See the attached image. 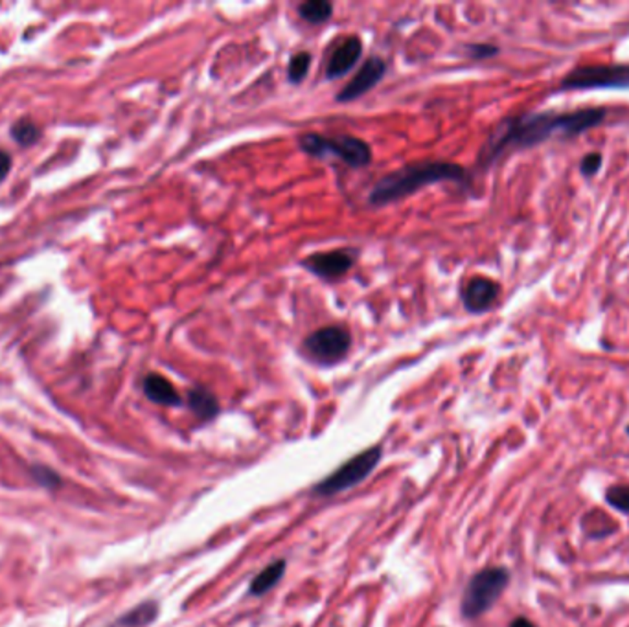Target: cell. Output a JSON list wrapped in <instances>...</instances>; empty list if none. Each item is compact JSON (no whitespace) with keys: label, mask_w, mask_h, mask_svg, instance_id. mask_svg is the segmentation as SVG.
I'll return each instance as SVG.
<instances>
[{"label":"cell","mask_w":629,"mask_h":627,"mask_svg":"<svg viewBox=\"0 0 629 627\" xmlns=\"http://www.w3.org/2000/svg\"><path fill=\"white\" fill-rule=\"evenodd\" d=\"M352 346V334L346 326H326L310 334L304 341V351L315 363L335 365L344 359Z\"/></svg>","instance_id":"52a82bcc"},{"label":"cell","mask_w":629,"mask_h":627,"mask_svg":"<svg viewBox=\"0 0 629 627\" xmlns=\"http://www.w3.org/2000/svg\"><path fill=\"white\" fill-rule=\"evenodd\" d=\"M606 500H608V504L617 507V510L629 514V486L622 484V486L609 488L606 493Z\"/></svg>","instance_id":"d6986e66"},{"label":"cell","mask_w":629,"mask_h":627,"mask_svg":"<svg viewBox=\"0 0 629 627\" xmlns=\"http://www.w3.org/2000/svg\"><path fill=\"white\" fill-rule=\"evenodd\" d=\"M445 181L462 185L468 181V173L462 166L453 162H414L379 178L368 194V204L383 206L388 202H396L429 185Z\"/></svg>","instance_id":"7a4b0ae2"},{"label":"cell","mask_w":629,"mask_h":627,"mask_svg":"<svg viewBox=\"0 0 629 627\" xmlns=\"http://www.w3.org/2000/svg\"><path fill=\"white\" fill-rule=\"evenodd\" d=\"M157 615H159V606L155 602H145L133 607L124 616H120L109 627H145L147 623H152L157 618Z\"/></svg>","instance_id":"5bb4252c"},{"label":"cell","mask_w":629,"mask_h":627,"mask_svg":"<svg viewBox=\"0 0 629 627\" xmlns=\"http://www.w3.org/2000/svg\"><path fill=\"white\" fill-rule=\"evenodd\" d=\"M10 169H12V159H10V155L6 152H3V149H0V183L4 181L6 175L10 173Z\"/></svg>","instance_id":"603a6c76"},{"label":"cell","mask_w":629,"mask_h":627,"mask_svg":"<svg viewBox=\"0 0 629 627\" xmlns=\"http://www.w3.org/2000/svg\"><path fill=\"white\" fill-rule=\"evenodd\" d=\"M144 394L147 396V400H152L157 405H164V407H177L181 405L183 400L178 396L177 388L162 375L159 374H149L144 379Z\"/></svg>","instance_id":"7c38bea8"},{"label":"cell","mask_w":629,"mask_h":627,"mask_svg":"<svg viewBox=\"0 0 629 627\" xmlns=\"http://www.w3.org/2000/svg\"><path fill=\"white\" fill-rule=\"evenodd\" d=\"M606 120V109H582L575 112L525 114L504 120L483 145L478 164L490 166L512 149L532 147L552 136L573 138Z\"/></svg>","instance_id":"6da1fadb"},{"label":"cell","mask_w":629,"mask_h":627,"mask_svg":"<svg viewBox=\"0 0 629 627\" xmlns=\"http://www.w3.org/2000/svg\"><path fill=\"white\" fill-rule=\"evenodd\" d=\"M563 91L585 88H629V65H589L568 72L561 81Z\"/></svg>","instance_id":"8992f818"},{"label":"cell","mask_w":629,"mask_h":627,"mask_svg":"<svg viewBox=\"0 0 629 627\" xmlns=\"http://www.w3.org/2000/svg\"><path fill=\"white\" fill-rule=\"evenodd\" d=\"M188 407L199 420H212L219 412V403L216 396L204 386H195L188 392Z\"/></svg>","instance_id":"4fadbf2b"},{"label":"cell","mask_w":629,"mask_h":627,"mask_svg":"<svg viewBox=\"0 0 629 627\" xmlns=\"http://www.w3.org/2000/svg\"><path fill=\"white\" fill-rule=\"evenodd\" d=\"M32 473H34V476H36V481H37L39 484H43L45 488H55V486L62 484V481H59V474H57L55 471L45 467V466L34 467Z\"/></svg>","instance_id":"ffe728a7"},{"label":"cell","mask_w":629,"mask_h":627,"mask_svg":"<svg viewBox=\"0 0 629 627\" xmlns=\"http://www.w3.org/2000/svg\"><path fill=\"white\" fill-rule=\"evenodd\" d=\"M386 72V63L381 57H368L359 69V72L346 83V87L337 95L339 103H350L357 98L365 96L368 91L383 79Z\"/></svg>","instance_id":"9c48e42d"},{"label":"cell","mask_w":629,"mask_h":627,"mask_svg":"<svg viewBox=\"0 0 629 627\" xmlns=\"http://www.w3.org/2000/svg\"><path fill=\"white\" fill-rule=\"evenodd\" d=\"M510 627H537L534 622H530L528 618H523V616H519V618H516L512 623H510Z\"/></svg>","instance_id":"cb8c5ba5"},{"label":"cell","mask_w":629,"mask_h":627,"mask_svg":"<svg viewBox=\"0 0 629 627\" xmlns=\"http://www.w3.org/2000/svg\"><path fill=\"white\" fill-rule=\"evenodd\" d=\"M12 136L22 144V145H29L39 140L41 136V129L32 122V120H19L13 128H12Z\"/></svg>","instance_id":"ac0fdd59"},{"label":"cell","mask_w":629,"mask_h":627,"mask_svg":"<svg viewBox=\"0 0 629 627\" xmlns=\"http://www.w3.org/2000/svg\"><path fill=\"white\" fill-rule=\"evenodd\" d=\"M602 168V155L600 153H591V155H587L583 161H582V166H580V169H582V173L585 175V177H592L594 173H598V169H600Z\"/></svg>","instance_id":"44dd1931"},{"label":"cell","mask_w":629,"mask_h":627,"mask_svg":"<svg viewBox=\"0 0 629 627\" xmlns=\"http://www.w3.org/2000/svg\"><path fill=\"white\" fill-rule=\"evenodd\" d=\"M508 582H510V573L502 566H490V569L476 573L466 587L462 615L466 618H476L490 611L508 587Z\"/></svg>","instance_id":"277c9868"},{"label":"cell","mask_w":629,"mask_h":627,"mask_svg":"<svg viewBox=\"0 0 629 627\" xmlns=\"http://www.w3.org/2000/svg\"><path fill=\"white\" fill-rule=\"evenodd\" d=\"M627 433H629V427H627Z\"/></svg>","instance_id":"d4e9b609"},{"label":"cell","mask_w":629,"mask_h":627,"mask_svg":"<svg viewBox=\"0 0 629 627\" xmlns=\"http://www.w3.org/2000/svg\"><path fill=\"white\" fill-rule=\"evenodd\" d=\"M286 573V561H275L271 565H267L265 569L251 582V587H249V592L252 596H261L265 594L267 590H271L278 582L280 578L284 576Z\"/></svg>","instance_id":"9a60e30c"},{"label":"cell","mask_w":629,"mask_h":627,"mask_svg":"<svg viewBox=\"0 0 629 627\" xmlns=\"http://www.w3.org/2000/svg\"><path fill=\"white\" fill-rule=\"evenodd\" d=\"M311 67V54L310 52H298L291 57L289 67H287V78L291 83H301L304 81L308 70Z\"/></svg>","instance_id":"e0dca14e"},{"label":"cell","mask_w":629,"mask_h":627,"mask_svg":"<svg viewBox=\"0 0 629 627\" xmlns=\"http://www.w3.org/2000/svg\"><path fill=\"white\" fill-rule=\"evenodd\" d=\"M497 298H499V284L484 276L471 278L462 291V302L469 313L488 311L497 302Z\"/></svg>","instance_id":"30bf717a"},{"label":"cell","mask_w":629,"mask_h":627,"mask_svg":"<svg viewBox=\"0 0 629 627\" xmlns=\"http://www.w3.org/2000/svg\"><path fill=\"white\" fill-rule=\"evenodd\" d=\"M381 460V447H368L367 451L355 455L353 458L346 460L339 469L332 474L326 476L322 483L315 486V493L319 495H337L344 490L353 488L376 469Z\"/></svg>","instance_id":"5b68a950"},{"label":"cell","mask_w":629,"mask_h":627,"mask_svg":"<svg viewBox=\"0 0 629 627\" xmlns=\"http://www.w3.org/2000/svg\"><path fill=\"white\" fill-rule=\"evenodd\" d=\"M361 54H363V43L359 37L350 36L344 41H341V45L335 46L332 55H329V62L326 67L327 79H339L344 74H348L357 65Z\"/></svg>","instance_id":"8fae6325"},{"label":"cell","mask_w":629,"mask_h":627,"mask_svg":"<svg viewBox=\"0 0 629 627\" xmlns=\"http://www.w3.org/2000/svg\"><path fill=\"white\" fill-rule=\"evenodd\" d=\"M499 50L492 45H471L469 54L473 59H486L490 55H495Z\"/></svg>","instance_id":"7402d4cb"},{"label":"cell","mask_w":629,"mask_h":627,"mask_svg":"<svg viewBox=\"0 0 629 627\" xmlns=\"http://www.w3.org/2000/svg\"><path fill=\"white\" fill-rule=\"evenodd\" d=\"M298 145L311 157H337L350 168H363L372 161L370 145L365 140L350 135L324 136L319 133H306L298 138Z\"/></svg>","instance_id":"3957f363"},{"label":"cell","mask_w":629,"mask_h":627,"mask_svg":"<svg viewBox=\"0 0 629 627\" xmlns=\"http://www.w3.org/2000/svg\"><path fill=\"white\" fill-rule=\"evenodd\" d=\"M334 13V4L326 3V0H310V3L301 4L298 15H301L310 24H322L329 21Z\"/></svg>","instance_id":"2e32d148"},{"label":"cell","mask_w":629,"mask_h":627,"mask_svg":"<svg viewBox=\"0 0 629 627\" xmlns=\"http://www.w3.org/2000/svg\"><path fill=\"white\" fill-rule=\"evenodd\" d=\"M357 252L353 249H337L308 256L302 265L322 280H337L353 267Z\"/></svg>","instance_id":"ba28073f"}]
</instances>
